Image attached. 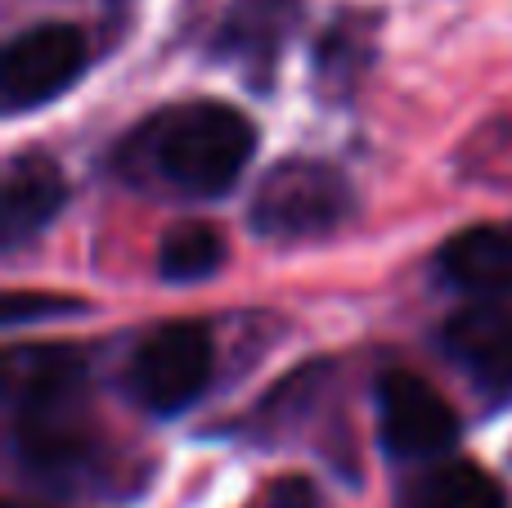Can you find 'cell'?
Listing matches in <instances>:
<instances>
[{
    "mask_svg": "<svg viewBox=\"0 0 512 508\" xmlns=\"http://www.w3.org/2000/svg\"><path fill=\"white\" fill-rule=\"evenodd\" d=\"M301 23V0H234L225 23L216 27V45L225 63L248 72V81L265 86L279 63L283 41Z\"/></svg>",
    "mask_w": 512,
    "mask_h": 508,
    "instance_id": "52a82bcc",
    "label": "cell"
},
{
    "mask_svg": "<svg viewBox=\"0 0 512 508\" xmlns=\"http://www.w3.org/2000/svg\"><path fill=\"white\" fill-rule=\"evenodd\" d=\"M441 279L472 297H512V221L472 225L436 252Z\"/></svg>",
    "mask_w": 512,
    "mask_h": 508,
    "instance_id": "9c48e42d",
    "label": "cell"
},
{
    "mask_svg": "<svg viewBox=\"0 0 512 508\" xmlns=\"http://www.w3.org/2000/svg\"><path fill=\"white\" fill-rule=\"evenodd\" d=\"M9 508H27V504H9Z\"/></svg>",
    "mask_w": 512,
    "mask_h": 508,
    "instance_id": "9a60e30c",
    "label": "cell"
},
{
    "mask_svg": "<svg viewBox=\"0 0 512 508\" xmlns=\"http://www.w3.org/2000/svg\"><path fill=\"white\" fill-rule=\"evenodd\" d=\"M86 68V36L72 23H36L18 32L0 63V104L5 113H27L50 104Z\"/></svg>",
    "mask_w": 512,
    "mask_h": 508,
    "instance_id": "277c9868",
    "label": "cell"
},
{
    "mask_svg": "<svg viewBox=\"0 0 512 508\" xmlns=\"http://www.w3.org/2000/svg\"><path fill=\"white\" fill-rule=\"evenodd\" d=\"M351 185L337 167L315 158L279 162L261 176L252 198V230L265 239H315L346 221Z\"/></svg>",
    "mask_w": 512,
    "mask_h": 508,
    "instance_id": "7a4b0ae2",
    "label": "cell"
},
{
    "mask_svg": "<svg viewBox=\"0 0 512 508\" xmlns=\"http://www.w3.org/2000/svg\"><path fill=\"white\" fill-rule=\"evenodd\" d=\"M256 131L230 104L162 108L117 149V171L135 185L162 180L189 198H216L234 189L252 158Z\"/></svg>",
    "mask_w": 512,
    "mask_h": 508,
    "instance_id": "6da1fadb",
    "label": "cell"
},
{
    "mask_svg": "<svg viewBox=\"0 0 512 508\" xmlns=\"http://www.w3.org/2000/svg\"><path fill=\"white\" fill-rule=\"evenodd\" d=\"M256 508H319V495L306 477H279V482L265 486Z\"/></svg>",
    "mask_w": 512,
    "mask_h": 508,
    "instance_id": "5bb4252c",
    "label": "cell"
},
{
    "mask_svg": "<svg viewBox=\"0 0 512 508\" xmlns=\"http://www.w3.org/2000/svg\"><path fill=\"white\" fill-rule=\"evenodd\" d=\"M77 311H86V302H77V297L9 293V297H5V311H0V320H5L9 329H18V324H27V320H50V315H77Z\"/></svg>",
    "mask_w": 512,
    "mask_h": 508,
    "instance_id": "4fadbf2b",
    "label": "cell"
},
{
    "mask_svg": "<svg viewBox=\"0 0 512 508\" xmlns=\"http://www.w3.org/2000/svg\"><path fill=\"white\" fill-rule=\"evenodd\" d=\"M378 432L396 459H436L459 441V414L418 374L387 369L378 378Z\"/></svg>",
    "mask_w": 512,
    "mask_h": 508,
    "instance_id": "5b68a950",
    "label": "cell"
},
{
    "mask_svg": "<svg viewBox=\"0 0 512 508\" xmlns=\"http://www.w3.org/2000/svg\"><path fill=\"white\" fill-rule=\"evenodd\" d=\"M225 261V239L207 221H180L162 234L158 248V275L167 284H198L216 275Z\"/></svg>",
    "mask_w": 512,
    "mask_h": 508,
    "instance_id": "7c38bea8",
    "label": "cell"
},
{
    "mask_svg": "<svg viewBox=\"0 0 512 508\" xmlns=\"http://www.w3.org/2000/svg\"><path fill=\"white\" fill-rule=\"evenodd\" d=\"M441 347L486 396L512 401V297H481L477 306L450 315Z\"/></svg>",
    "mask_w": 512,
    "mask_h": 508,
    "instance_id": "8992f818",
    "label": "cell"
},
{
    "mask_svg": "<svg viewBox=\"0 0 512 508\" xmlns=\"http://www.w3.org/2000/svg\"><path fill=\"white\" fill-rule=\"evenodd\" d=\"M63 198H68L63 171L45 153L9 158L0 176V248L18 252L27 239H36L59 216Z\"/></svg>",
    "mask_w": 512,
    "mask_h": 508,
    "instance_id": "ba28073f",
    "label": "cell"
},
{
    "mask_svg": "<svg viewBox=\"0 0 512 508\" xmlns=\"http://www.w3.org/2000/svg\"><path fill=\"white\" fill-rule=\"evenodd\" d=\"M396 508H508V495L481 464L441 459L405 477Z\"/></svg>",
    "mask_w": 512,
    "mask_h": 508,
    "instance_id": "30bf717a",
    "label": "cell"
},
{
    "mask_svg": "<svg viewBox=\"0 0 512 508\" xmlns=\"http://www.w3.org/2000/svg\"><path fill=\"white\" fill-rule=\"evenodd\" d=\"M373 27H378V18L373 14H342L333 27H328L324 45H319V86L328 90V95H346V90L360 81L364 63H369L373 54Z\"/></svg>",
    "mask_w": 512,
    "mask_h": 508,
    "instance_id": "8fae6325",
    "label": "cell"
},
{
    "mask_svg": "<svg viewBox=\"0 0 512 508\" xmlns=\"http://www.w3.org/2000/svg\"><path fill=\"white\" fill-rule=\"evenodd\" d=\"M212 383V338L194 320L158 324L135 347L126 365V387L153 414H180Z\"/></svg>",
    "mask_w": 512,
    "mask_h": 508,
    "instance_id": "3957f363",
    "label": "cell"
}]
</instances>
